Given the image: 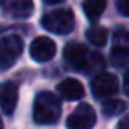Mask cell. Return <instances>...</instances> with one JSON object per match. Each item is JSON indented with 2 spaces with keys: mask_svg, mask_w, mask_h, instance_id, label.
Segmentation results:
<instances>
[{
  "mask_svg": "<svg viewBox=\"0 0 129 129\" xmlns=\"http://www.w3.org/2000/svg\"><path fill=\"white\" fill-rule=\"evenodd\" d=\"M46 3H49V5H54V3H60V2H64V0H44Z\"/></svg>",
  "mask_w": 129,
  "mask_h": 129,
  "instance_id": "19",
  "label": "cell"
},
{
  "mask_svg": "<svg viewBox=\"0 0 129 129\" xmlns=\"http://www.w3.org/2000/svg\"><path fill=\"white\" fill-rule=\"evenodd\" d=\"M0 7L13 18H28L35 10L33 0H0Z\"/></svg>",
  "mask_w": 129,
  "mask_h": 129,
  "instance_id": "9",
  "label": "cell"
},
{
  "mask_svg": "<svg viewBox=\"0 0 129 129\" xmlns=\"http://www.w3.org/2000/svg\"><path fill=\"white\" fill-rule=\"evenodd\" d=\"M23 52V39L16 35L0 38V70H7L18 60Z\"/></svg>",
  "mask_w": 129,
  "mask_h": 129,
  "instance_id": "4",
  "label": "cell"
},
{
  "mask_svg": "<svg viewBox=\"0 0 129 129\" xmlns=\"http://www.w3.org/2000/svg\"><path fill=\"white\" fill-rule=\"evenodd\" d=\"M105 116L111 118V116H118L123 111H126V103L123 100H106L103 101V106H101Z\"/></svg>",
  "mask_w": 129,
  "mask_h": 129,
  "instance_id": "14",
  "label": "cell"
},
{
  "mask_svg": "<svg viewBox=\"0 0 129 129\" xmlns=\"http://www.w3.org/2000/svg\"><path fill=\"white\" fill-rule=\"evenodd\" d=\"M118 129H129V116H126L124 119L119 121V124H118Z\"/></svg>",
  "mask_w": 129,
  "mask_h": 129,
  "instance_id": "18",
  "label": "cell"
},
{
  "mask_svg": "<svg viewBox=\"0 0 129 129\" xmlns=\"http://www.w3.org/2000/svg\"><path fill=\"white\" fill-rule=\"evenodd\" d=\"M64 59L70 67L85 74H98L105 67V59L98 52H90L83 44L70 43L64 47Z\"/></svg>",
  "mask_w": 129,
  "mask_h": 129,
  "instance_id": "1",
  "label": "cell"
},
{
  "mask_svg": "<svg viewBox=\"0 0 129 129\" xmlns=\"http://www.w3.org/2000/svg\"><path fill=\"white\" fill-rule=\"evenodd\" d=\"M96 123V113L87 103H80L67 118V127L69 129H91Z\"/></svg>",
  "mask_w": 129,
  "mask_h": 129,
  "instance_id": "5",
  "label": "cell"
},
{
  "mask_svg": "<svg viewBox=\"0 0 129 129\" xmlns=\"http://www.w3.org/2000/svg\"><path fill=\"white\" fill-rule=\"evenodd\" d=\"M114 44H118V46H129V31L127 29H118L114 33Z\"/></svg>",
  "mask_w": 129,
  "mask_h": 129,
  "instance_id": "15",
  "label": "cell"
},
{
  "mask_svg": "<svg viewBox=\"0 0 129 129\" xmlns=\"http://www.w3.org/2000/svg\"><path fill=\"white\" fill-rule=\"evenodd\" d=\"M62 113V105L57 95L52 91H41L36 95L33 103V119L36 124H54L59 121Z\"/></svg>",
  "mask_w": 129,
  "mask_h": 129,
  "instance_id": "2",
  "label": "cell"
},
{
  "mask_svg": "<svg viewBox=\"0 0 129 129\" xmlns=\"http://www.w3.org/2000/svg\"><path fill=\"white\" fill-rule=\"evenodd\" d=\"M57 91L66 100H80L85 95L83 85L77 79H66L57 85Z\"/></svg>",
  "mask_w": 129,
  "mask_h": 129,
  "instance_id": "10",
  "label": "cell"
},
{
  "mask_svg": "<svg viewBox=\"0 0 129 129\" xmlns=\"http://www.w3.org/2000/svg\"><path fill=\"white\" fill-rule=\"evenodd\" d=\"M91 87V93L96 98H108L111 95H114L119 88H118V79L116 75L110 72H98L93 77L90 83Z\"/></svg>",
  "mask_w": 129,
  "mask_h": 129,
  "instance_id": "6",
  "label": "cell"
},
{
  "mask_svg": "<svg viewBox=\"0 0 129 129\" xmlns=\"http://www.w3.org/2000/svg\"><path fill=\"white\" fill-rule=\"evenodd\" d=\"M106 10V0H85L83 2V13L90 21H96L103 12Z\"/></svg>",
  "mask_w": 129,
  "mask_h": 129,
  "instance_id": "11",
  "label": "cell"
},
{
  "mask_svg": "<svg viewBox=\"0 0 129 129\" xmlns=\"http://www.w3.org/2000/svg\"><path fill=\"white\" fill-rule=\"evenodd\" d=\"M110 60L114 67L129 66V46H118L114 44L110 54Z\"/></svg>",
  "mask_w": 129,
  "mask_h": 129,
  "instance_id": "12",
  "label": "cell"
},
{
  "mask_svg": "<svg viewBox=\"0 0 129 129\" xmlns=\"http://www.w3.org/2000/svg\"><path fill=\"white\" fill-rule=\"evenodd\" d=\"M116 8L123 16H129V0H116Z\"/></svg>",
  "mask_w": 129,
  "mask_h": 129,
  "instance_id": "16",
  "label": "cell"
},
{
  "mask_svg": "<svg viewBox=\"0 0 129 129\" xmlns=\"http://www.w3.org/2000/svg\"><path fill=\"white\" fill-rule=\"evenodd\" d=\"M18 105V87L13 82L0 83V108L3 114H13Z\"/></svg>",
  "mask_w": 129,
  "mask_h": 129,
  "instance_id": "8",
  "label": "cell"
},
{
  "mask_svg": "<svg viewBox=\"0 0 129 129\" xmlns=\"http://www.w3.org/2000/svg\"><path fill=\"white\" fill-rule=\"evenodd\" d=\"M0 129H3V123H2V118H0Z\"/></svg>",
  "mask_w": 129,
  "mask_h": 129,
  "instance_id": "20",
  "label": "cell"
},
{
  "mask_svg": "<svg viewBox=\"0 0 129 129\" xmlns=\"http://www.w3.org/2000/svg\"><path fill=\"white\" fill-rule=\"evenodd\" d=\"M44 29L54 35H69L75 26V16L69 8H57L46 13L41 20Z\"/></svg>",
  "mask_w": 129,
  "mask_h": 129,
  "instance_id": "3",
  "label": "cell"
},
{
  "mask_svg": "<svg viewBox=\"0 0 129 129\" xmlns=\"http://www.w3.org/2000/svg\"><path fill=\"white\" fill-rule=\"evenodd\" d=\"M87 39L93 44V46L101 47L108 41V31L103 26H90V28L87 29Z\"/></svg>",
  "mask_w": 129,
  "mask_h": 129,
  "instance_id": "13",
  "label": "cell"
},
{
  "mask_svg": "<svg viewBox=\"0 0 129 129\" xmlns=\"http://www.w3.org/2000/svg\"><path fill=\"white\" fill-rule=\"evenodd\" d=\"M29 56L36 62H47L56 56V43L47 36H39L29 44Z\"/></svg>",
  "mask_w": 129,
  "mask_h": 129,
  "instance_id": "7",
  "label": "cell"
},
{
  "mask_svg": "<svg viewBox=\"0 0 129 129\" xmlns=\"http://www.w3.org/2000/svg\"><path fill=\"white\" fill-rule=\"evenodd\" d=\"M123 88H124V93L129 96V70H126L124 74V80H123Z\"/></svg>",
  "mask_w": 129,
  "mask_h": 129,
  "instance_id": "17",
  "label": "cell"
}]
</instances>
